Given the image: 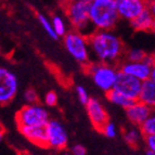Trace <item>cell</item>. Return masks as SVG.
<instances>
[{
    "label": "cell",
    "mask_w": 155,
    "mask_h": 155,
    "mask_svg": "<svg viewBox=\"0 0 155 155\" xmlns=\"http://www.w3.org/2000/svg\"><path fill=\"white\" fill-rule=\"evenodd\" d=\"M91 55L94 61L116 65L125 57V45L113 31H94L89 36Z\"/></svg>",
    "instance_id": "1"
},
{
    "label": "cell",
    "mask_w": 155,
    "mask_h": 155,
    "mask_svg": "<svg viewBox=\"0 0 155 155\" xmlns=\"http://www.w3.org/2000/svg\"><path fill=\"white\" fill-rule=\"evenodd\" d=\"M154 62L155 57L151 54H147L143 61H138V62L125 60L124 62H122L119 65V71L124 74H127V75L141 80L143 83V81L151 78L152 66Z\"/></svg>",
    "instance_id": "7"
},
{
    "label": "cell",
    "mask_w": 155,
    "mask_h": 155,
    "mask_svg": "<svg viewBox=\"0 0 155 155\" xmlns=\"http://www.w3.org/2000/svg\"><path fill=\"white\" fill-rule=\"evenodd\" d=\"M50 120V115L45 106L39 103L25 104L18 110L15 116L18 127L46 126Z\"/></svg>",
    "instance_id": "6"
},
{
    "label": "cell",
    "mask_w": 155,
    "mask_h": 155,
    "mask_svg": "<svg viewBox=\"0 0 155 155\" xmlns=\"http://www.w3.org/2000/svg\"><path fill=\"white\" fill-rule=\"evenodd\" d=\"M153 33H154V35H155V27H154V29H153Z\"/></svg>",
    "instance_id": "34"
},
{
    "label": "cell",
    "mask_w": 155,
    "mask_h": 155,
    "mask_svg": "<svg viewBox=\"0 0 155 155\" xmlns=\"http://www.w3.org/2000/svg\"><path fill=\"white\" fill-rule=\"evenodd\" d=\"M23 155H28V154H23Z\"/></svg>",
    "instance_id": "36"
},
{
    "label": "cell",
    "mask_w": 155,
    "mask_h": 155,
    "mask_svg": "<svg viewBox=\"0 0 155 155\" xmlns=\"http://www.w3.org/2000/svg\"><path fill=\"white\" fill-rule=\"evenodd\" d=\"M89 15L94 31H112L120 18L114 0L90 2Z\"/></svg>",
    "instance_id": "2"
},
{
    "label": "cell",
    "mask_w": 155,
    "mask_h": 155,
    "mask_svg": "<svg viewBox=\"0 0 155 155\" xmlns=\"http://www.w3.org/2000/svg\"><path fill=\"white\" fill-rule=\"evenodd\" d=\"M120 18L131 22L147 9V0H114Z\"/></svg>",
    "instance_id": "10"
},
{
    "label": "cell",
    "mask_w": 155,
    "mask_h": 155,
    "mask_svg": "<svg viewBox=\"0 0 155 155\" xmlns=\"http://www.w3.org/2000/svg\"><path fill=\"white\" fill-rule=\"evenodd\" d=\"M86 71L93 80L94 85L105 93L115 88L117 78L120 73L116 65L98 62V61L89 63L86 66Z\"/></svg>",
    "instance_id": "3"
},
{
    "label": "cell",
    "mask_w": 155,
    "mask_h": 155,
    "mask_svg": "<svg viewBox=\"0 0 155 155\" xmlns=\"http://www.w3.org/2000/svg\"><path fill=\"white\" fill-rule=\"evenodd\" d=\"M63 44L67 53L80 64L87 65L91 62V49L89 36L77 31H68L63 37Z\"/></svg>",
    "instance_id": "4"
},
{
    "label": "cell",
    "mask_w": 155,
    "mask_h": 155,
    "mask_svg": "<svg viewBox=\"0 0 155 155\" xmlns=\"http://www.w3.org/2000/svg\"><path fill=\"white\" fill-rule=\"evenodd\" d=\"M147 53L139 48H131L125 52V60L127 61H132V62H138V61H143L147 58Z\"/></svg>",
    "instance_id": "21"
},
{
    "label": "cell",
    "mask_w": 155,
    "mask_h": 155,
    "mask_svg": "<svg viewBox=\"0 0 155 155\" xmlns=\"http://www.w3.org/2000/svg\"><path fill=\"white\" fill-rule=\"evenodd\" d=\"M106 98L111 103L115 104V105L119 106V107H122L124 110H127L134 102V100L129 99L128 97L123 94L122 92H119L116 89H112L111 91L106 93Z\"/></svg>",
    "instance_id": "17"
},
{
    "label": "cell",
    "mask_w": 155,
    "mask_h": 155,
    "mask_svg": "<svg viewBox=\"0 0 155 155\" xmlns=\"http://www.w3.org/2000/svg\"><path fill=\"white\" fill-rule=\"evenodd\" d=\"M86 111L92 126L101 132L104 125L109 122V115L103 104L98 99L91 98L88 103L86 104Z\"/></svg>",
    "instance_id": "12"
},
{
    "label": "cell",
    "mask_w": 155,
    "mask_h": 155,
    "mask_svg": "<svg viewBox=\"0 0 155 155\" xmlns=\"http://www.w3.org/2000/svg\"><path fill=\"white\" fill-rule=\"evenodd\" d=\"M98 1H105V0H89V2H98Z\"/></svg>",
    "instance_id": "33"
},
{
    "label": "cell",
    "mask_w": 155,
    "mask_h": 155,
    "mask_svg": "<svg viewBox=\"0 0 155 155\" xmlns=\"http://www.w3.org/2000/svg\"><path fill=\"white\" fill-rule=\"evenodd\" d=\"M18 90L16 75L7 67L0 68V103L7 105L15 98Z\"/></svg>",
    "instance_id": "9"
},
{
    "label": "cell",
    "mask_w": 155,
    "mask_h": 155,
    "mask_svg": "<svg viewBox=\"0 0 155 155\" xmlns=\"http://www.w3.org/2000/svg\"><path fill=\"white\" fill-rule=\"evenodd\" d=\"M20 132L33 144L40 147H48L46 126H21Z\"/></svg>",
    "instance_id": "14"
},
{
    "label": "cell",
    "mask_w": 155,
    "mask_h": 155,
    "mask_svg": "<svg viewBox=\"0 0 155 155\" xmlns=\"http://www.w3.org/2000/svg\"><path fill=\"white\" fill-rule=\"evenodd\" d=\"M139 100L155 111V81L153 79L150 78L142 83Z\"/></svg>",
    "instance_id": "16"
},
{
    "label": "cell",
    "mask_w": 155,
    "mask_h": 155,
    "mask_svg": "<svg viewBox=\"0 0 155 155\" xmlns=\"http://www.w3.org/2000/svg\"><path fill=\"white\" fill-rule=\"evenodd\" d=\"M90 2L83 0H71L66 5V15L68 23L77 31L90 36L94 31L89 15Z\"/></svg>",
    "instance_id": "5"
},
{
    "label": "cell",
    "mask_w": 155,
    "mask_h": 155,
    "mask_svg": "<svg viewBox=\"0 0 155 155\" xmlns=\"http://www.w3.org/2000/svg\"><path fill=\"white\" fill-rule=\"evenodd\" d=\"M147 9L155 18V0H147Z\"/></svg>",
    "instance_id": "29"
},
{
    "label": "cell",
    "mask_w": 155,
    "mask_h": 155,
    "mask_svg": "<svg viewBox=\"0 0 155 155\" xmlns=\"http://www.w3.org/2000/svg\"><path fill=\"white\" fill-rule=\"evenodd\" d=\"M131 27L137 31H153L155 27V18L149 9H145L136 18L130 22Z\"/></svg>",
    "instance_id": "15"
},
{
    "label": "cell",
    "mask_w": 155,
    "mask_h": 155,
    "mask_svg": "<svg viewBox=\"0 0 155 155\" xmlns=\"http://www.w3.org/2000/svg\"><path fill=\"white\" fill-rule=\"evenodd\" d=\"M71 153L72 155H87V149L81 144H75L71 149Z\"/></svg>",
    "instance_id": "27"
},
{
    "label": "cell",
    "mask_w": 155,
    "mask_h": 155,
    "mask_svg": "<svg viewBox=\"0 0 155 155\" xmlns=\"http://www.w3.org/2000/svg\"><path fill=\"white\" fill-rule=\"evenodd\" d=\"M125 111H126V116L129 119V122L134 126L140 127L149 118L153 110L140 100H137Z\"/></svg>",
    "instance_id": "13"
},
{
    "label": "cell",
    "mask_w": 155,
    "mask_h": 155,
    "mask_svg": "<svg viewBox=\"0 0 155 155\" xmlns=\"http://www.w3.org/2000/svg\"><path fill=\"white\" fill-rule=\"evenodd\" d=\"M83 1H89V0H83Z\"/></svg>",
    "instance_id": "35"
},
{
    "label": "cell",
    "mask_w": 155,
    "mask_h": 155,
    "mask_svg": "<svg viewBox=\"0 0 155 155\" xmlns=\"http://www.w3.org/2000/svg\"><path fill=\"white\" fill-rule=\"evenodd\" d=\"M151 79H153L155 81V62L152 66V73H151Z\"/></svg>",
    "instance_id": "30"
},
{
    "label": "cell",
    "mask_w": 155,
    "mask_h": 155,
    "mask_svg": "<svg viewBox=\"0 0 155 155\" xmlns=\"http://www.w3.org/2000/svg\"><path fill=\"white\" fill-rule=\"evenodd\" d=\"M75 91H76V96H77L80 103L84 104V105H86V104L88 103L91 98L89 97V93H88V91H87V89L84 88L83 86H77Z\"/></svg>",
    "instance_id": "24"
},
{
    "label": "cell",
    "mask_w": 155,
    "mask_h": 155,
    "mask_svg": "<svg viewBox=\"0 0 155 155\" xmlns=\"http://www.w3.org/2000/svg\"><path fill=\"white\" fill-rule=\"evenodd\" d=\"M141 88H142V81L141 80L120 72L114 89L118 90L119 92H122L123 94H125L131 100L137 101L139 100Z\"/></svg>",
    "instance_id": "11"
},
{
    "label": "cell",
    "mask_w": 155,
    "mask_h": 155,
    "mask_svg": "<svg viewBox=\"0 0 155 155\" xmlns=\"http://www.w3.org/2000/svg\"><path fill=\"white\" fill-rule=\"evenodd\" d=\"M144 143H145V145H147V150L155 152V134H152V136H145Z\"/></svg>",
    "instance_id": "28"
},
{
    "label": "cell",
    "mask_w": 155,
    "mask_h": 155,
    "mask_svg": "<svg viewBox=\"0 0 155 155\" xmlns=\"http://www.w3.org/2000/svg\"><path fill=\"white\" fill-rule=\"evenodd\" d=\"M123 137H124L126 143H128L130 147H137L140 143V141L142 140V137H144V134H142V130L140 127L132 125L131 127L125 129Z\"/></svg>",
    "instance_id": "18"
},
{
    "label": "cell",
    "mask_w": 155,
    "mask_h": 155,
    "mask_svg": "<svg viewBox=\"0 0 155 155\" xmlns=\"http://www.w3.org/2000/svg\"><path fill=\"white\" fill-rule=\"evenodd\" d=\"M147 155H155V152H153V151H150V150H147Z\"/></svg>",
    "instance_id": "32"
},
{
    "label": "cell",
    "mask_w": 155,
    "mask_h": 155,
    "mask_svg": "<svg viewBox=\"0 0 155 155\" xmlns=\"http://www.w3.org/2000/svg\"><path fill=\"white\" fill-rule=\"evenodd\" d=\"M58 101H59V97L54 91H48L45 96V103L47 106H50V107H53L58 104Z\"/></svg>",
    "instance_id": "26"
},
{
    "label": "cell",
    "mask_w": 155,
    "mask_h": 155,
    "mask_svg": "<svg viewBox=\"0 0 155 155\" xmlns=\"http://www.w3.org/2000/svg\"><path fill=\"white\" fill-rule=\"evenodd\" d=\"M51 22L58 37H64L68 33V27H67L66 22L60 14H55V15L52 16Z\"/></svg>",
    "instance_id": "20"
},
{
    "label": "cell",
    "mask_w": 155,
    "mask_h": 155,
    "mask_svg": "<svg viewBox=\"0 0 155 155\" xmlns=\"http://www.w3.org/2000/svg\"><path fill=\"white\" fill-rule=\"evenodd\" d=\"M58 155H72V153L68 152V151L62 150V151H60V153H59Z\"/></svg>",
    "instance_id": "31"
},
{
    "label": "cell",
    "mask_w": 155,
    "mask_h": 155,
    "mask_svg": "<svg viewBox=\"0 0 155 155\" xmlns=\"http://www.w3.org/2000/svg\"><path fill=\"white\" fill-rule=\"evenodd\" d=\"M37 20H38L39 24L42 27L45 31L47 33V35L52 39H58V35L55 34V31L53 28V25H52V22L48 16H46L42 13H38L37 14Z\"/></svg>",
    "instance_id": "19"
},
{
    "label": "cell",
    "mask_w": 155,
    "mask_h": 155,
    "mask_svg": "<svg viewBox=\"0 0 155 155\" xmlns=\"http://www.w3.org/2000/svg\"><path fill=\"white\" fill-rule=\"evenodd\" d=\"M101 132H102L105 137L110 138V139H113V138H115L117 136V132H118V130H117L116 125L114 124L113 122H110V120H109V122L104 125V127L102 128Z\"/></svg>",
    "instance_id": "23"
},
{
    "label": "cell",
    "mask_w": 155,
    "mask_h": 155,
    "mask_svg": "<svg viewBox=\"0 0 155 155\" xmlns=\"http://www.w3.org/2000/svg\"><path fill=\"white\" fill-rule=\"evenodd\" d=\"M48 147L55 151L65 150L68 144V134L64 125L58 119H50L46 125Z\"/></svg>",
    "instance_id": "8"
},
{
    "label": "cell",
    "mask_w": 155,
    "mask_h": 155,
    "mask_svg": "<svg viewBox=\"0 0 155 155\" xmlns=\"http://www.w3.org/2000/svg\"><path fill=\"white\" fill-rule=\"evenodd\" d=\"M140 128L142 130V134H144V137L155 134V111L152 112L149 118L140 126Z\"/></svg>",
    "instance_id": "22"
},
{
    "label": "cell",
    "mask_w": 155,
    "mask_h": 155,
    "mask_svg": "<svg viewBox=\"0 0 155 155\" xmlns=\"http://www.w3.org/2000/svg\"><path fill=\"white\" fill-rule=\"evenodd\" d=\"M24 100H25L26 104L38 103V94L34 89H26L24 92Z\"/></svg>",
    "instance_id": "25"
}]
</instances>
